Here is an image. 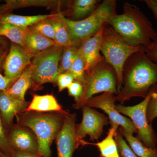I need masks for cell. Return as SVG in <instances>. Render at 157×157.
<instances>
[{"mask_svg": "<svg viewBox=\"0 0 157 157\" xmlns=\"http://www.w3.org/2000/svg\"><path fill=\"white\" fill-rule=\"evenodd\" d=\"M122 88L115 97L123 103L134 97L145 98L157 84V63L147 56L145 48L131 56L124 65Z\"/></svg>", "mask_w": 157, "mask_h": 157, "instance_id": "6da1fadb", "label": "cell"}, {"mask_svg": "<svg viewBox=\"0 0 157 157\" xmlns=\"http://www.w3.org/2000/svg\"><path fill=\"white\" fill-rule=\"evenodd\" d=\"M124 12L116 14L108 24L128 44L146 49L157 37L151 22L137 6L125 2Z\"/></svg>", "mask_w": 157, "mask_h": 157, "instance_id": "7a4b0ae2", "label": "cell"}, {"mask_svg": "<svg viewBox=\"0 0 157 157\" xmlns=\"http://www.w3.org/2000/svg\"><path fill=\"white\" fill-rule=\"evenodd\" d=\"M68 112L25 111L18 116L19 124L29 128L36 136L40 157H51L50 147L61 129Z\"/></svg>", "mask_w": 157, "mask_h": 157, "instance_id": "3957f363", "label": "cell"}, {"mask_svg": "<svg viewBox=\"0 0 157 157\" xmlns=\"http://www.w3.org/2000/svg\"><path fill=\"white\" fill-rule=\"evenodd\" d=\"M115 0H104L90 15L81 20L73 21L63 16L73 45L79 47L84 40L96 35L117 14Z\"/></svg>", "mask_w": 157, "mask_h": 157, "instance_id": "277c9868", "label": "cell"}, {"mask_svg": "<svg viewBox=\"0 0 157 157\" xmlns=\"http://www.w3.org/2000/svg\"><path fill=\"white\" fill-rule=\"evenodd\" d=\"M141 48L129 45L109 24L105 25L102 36L101 52L106 61L115 70L118 93L123 84L124 65L131 56L139 52Z\"/></svg>", "mask_w": 157, "mask_h": 157, "instance_id": "5b68a950", "label": "cell"}, {"mask_svg": "<svg viewBox=\"0 0 157 157\" xmlns=\"http://www.w3.org/2000/svg\"><path fill=\"white\" fill-rule=\"evenodd\" d=\"M83 93L80 100L73 104L75 109L82 108L90 98L100 93L109 92L117 95V80L115 70L104 57L90 71L85 73Z\"/></svg>", "mask_w": 157, "mask_h": 157, "instance_id": "8992f818", "label": "cell"}, {"mask_svg": "<svg viewBox=\"0 0 157 157\" xmlns=\"http://www.w3.org/2000/svg\"><path fill=\"white\" fill-rule=\"evenodd\" d=\"M64 47L56 45L35 56L29 65L34 90L44 83H55L59 75V63Z\"/></svg>", "mask_w": 157, "mask_h": 157, "instance_id": "52a82bcc", "label": "cell"}, {"mask_svg": "<svg viewBox=\"0 0 157 157\" xmlns=\"http://www.w3.org/2000/svg\"><path fill=\"white\" fill-rule=\"evenodd\" d=\"M151 93L140 103L133 106H124L121 104L115 105V109L120 113L128 116L137 129L136 138L145 146L155 148L157 144V136L151 124L147 121V107L150 98Z\"/></svg>", "mask_w": 157, "mask_h": 157, "instance_id": "ba28073f", "label": "cell"}, {"mask_svg": "<svg viewBox=\"0 0 157 157\" xmlns=\"http://www.w3.org/2000/svg\"><path fill=\"white\" fill-rule=\"evenodd\" d=\"M81 109L82 121L80 124L75 125V133L79 145L86 135H89L90 140L93 141L98 140L103 134L104 126L109 122L106 116L96 109L86 105Z\"/></svg>", "mask_w": 157, "mask_h": 157, "instance_id": "9c48e42d", "label": "cell"}, {"mask_svg": "<svg viewBox=\"0 0 157 157\" xmlns=\"http://www.w3.org/2000/svg\"><path fill=\"white\" fill-rule=\"evenodd\" d=\"M115 97L112 93H103L100 95L90 98L85 105L90 108L95 107L102 109L109 116V123L121 125V128L132 134H137V129L132 121L122 115L115 109Z\"/></svg>", "mask_w": 157, "mask_h": 157, "instance_id": "30bf717a", "label": "cell"}, {"mask_svg": "<svg viewBox=\"0 0 157 157\" xmlns=\"http://www.w3.org/2000/svg\"><path fill=\"white\" fill-rule=\"evenodd\" d=\"M33 57L22 46L11 42L9 53L3 63L4 76L16 80L30 65Z\"/></svg>", "mask_w": 157, "mask_h": 157, "instance_id": "8fae6325", "label": "cell"}, {"mask_svg": "<svg viewBox=\"0 0 157 157\" xmlns=\"http://www.w3.org/2000/svg\"><path fill=\"white\" fill-rule=\"evenodd\" d=\"M8 136L12 152L40 157L36 136L29 128L18 124L11 129Z\"/></svg>", "mask_w": 157, "mask_h": 157, "instance_id": "7c38bea8", "label": "cell"}, {"mask_svg": "<svg viewBox=\"0 0 157 157\" xmlns=\"http://www.w3.org/2000/svg\"><path fill=\"white\" fill-rule=\"evenodd\" d=\"M76 119L75 113L66 115L61 129L56 136L58 157H72L75 150L79 146L75 133Z\"/></svg>", "mask_w": 157, "mask_h": 157, "instance_id": "4fadbf2b", "label": "cell"}, {"mask_svg": "<svg viewBox=\"0 0 157 157\" xmlns=\"http://www.w3.org/2000/svg\"><path fill=\"white\" fill-rule=\"evenodd\" d=\"M106 24L94 36L84 40L78 47L79 54L85 62V73L90 71L104 58L100 52L103 31Z\"/></svg>", "mask_w": 157, "mask_h": 157, "instance_id": "5bb4252c", "label": "cell"}, {"mask_svg": "<svg viewBox=\"0 0 157 157\" xmlns=\"http://www.w3.org/2000/svg\"><path fill=\"white\" fill-rule=\"evenodd\" d=\"M29 102L21 101L9 95L6 91L0 92V114L7 125L12 124L15 116L25 112Z\"/></svg>", "mask_w": 157, "mask_h": 157, "instance_id": "9a60e30c", "label": "cell"}, {"mask_svg": "<svg viewBox=\"0 0 157 157\" xmlns=\"http://www.w3.org/2000/svg\"><path fill=\"white\" fill-rule=\"evenodd\" d=\"M56 45H59L55 41L31 30L29 28L27 30L24 48L33 57Z\"/></svg>", "mask_w": 157, "mask_h": 157, "instance_id": "2e32d148", "label": "cell"}, {"mask_svg": "<svg viewBox=\"0 0 157 157\" xmlns=\"http://www.w3.org/2000/svg\"><path fill=\"white\" fill-rule=\"evenodd\" d=\"M25 111L40 113L59 112L66 113L53 94L35 95Z\"/></svg>", "mask_w": 157, "mask_h": 157, "instance_id": "e0dca14e", "label": "cell"}, {"mask_svg": "<svg viewBox=\"0 0 157 157\" xmlns=\"http://www.w3.org/2000/svg\"><path fill=\"white\" fill-rule=\"evenodd\" d=\"M110 124L111 128L109 130L107 137L104 140L95 144L87 143L83 141L82 145L88 144L98 147L101 157H120L117 144L114 139V135L117 132L119 125L114 123Z\"/></svg>", "mask_w": 157, "mask_h": 157, "instance_id": "ac0fdd59", "label": "cell"}, {"mask_svg": "<svg viewBox=\"0 0 157 157\" xmlns=\"http://www.w3.org/2000/svg\"><path fill=\"white\" fill-rule=\"evenodd\" d=\"M63 16L61 13L52 14L48 19L54 30V41L58 45L65 47L73 45L70 31L63 19Z\"/></svg>", "mask_w": 157, "mask_h": 157, "instance_id": "d6986e66", "label": "cell"}, {"mask_svg": "<svg viewBox=\"0 0 157 157\" xmlns=\"http://www.w3.org/2000/svg\"><path fill=\"white\" fill-rule=\"evenodd\" d=\"M33 81L29 66L24 70L14 84L6 90L11 97L21 101H25V94L27 91L32 87Z\"/></svg>", "mask_w": 157, "mask_h": 157, "instance_id": "ffe728a7", "label": "cell"}, {"mask_svg": "<svg viewBox=\"0 0 157 157\" xmlns=\"http://www.w3.org/2000/svg\"><path fill=\"white\" fill-rule=\"evenodd\" d=\"M100 2L98 0L73 1L71 5V15L73 19L72 20H81L89 16L97 9Z\"/></svg>", "mask_w": 157, "mask_h": 157, "instance_id": "44dd1931", "label": "cell"}, {"mask_svg": "<svg viewBox=\"0 0 157 157\" xmlns=\"http://www.w3.org/2000/svg\"><path fill=\"white\" fill-rule=\"evenodd\" d=\"M119 131L125 138L133 152L139 157H157V148H152L144 145L133 134L120 127Z\"/></svg>", "mask_w": 157, "mask_h": 157, "instance_id": "7402d4cb", "label": "cell"}, {"mask_svg": "<svg viewBox=\"0 0 157 157\" xmlns=\"http://www.w3.org/2000/svg\"><path fill=\"white\" fill-rule=\"evenodd\" d=\"M28 29L21 28L7 23L0 22V37H6L11 42L24 48Z\"/></svg>", "mask_w": 157, "mask_h": 157, "instance_id": "603a6c76", "label": "cell"}, {"mask_svg": "<svg viewBox=\"0 0 157 157\" xmlns=\"http://www.w3.org/2000/svg\"><path fill=\"white\" fill-rule=\"evenodd\" d=\"M79 55L78 47L75 45L64 48L59 65V74L69 73L70 68Z\"/></svg>", "mask_w": 157, "mask_h": 157, "instance_id": "cb8c5ba5", "label": "cell"}, {"mask_svg": "<svg viewBox=\"0 0 157 157\" xmlns=\"http://www.w3.org/2000/svg\"><path fill=\"white\" fill-rule=\"evenodd\" d=\"M48 18L36 23L29 29L43 36L54 41V30Z\"/></svg>", "mask_w": 157, "mask_h": 157, "instance_id": "d4e9b609", "label": "cell"}, {"mask_svg": "<svg viewBox=\"0 0 157 157\" xmlns=\"http://www.w3.org/2000/svg\"><path fill=\"white\" fill-rule=\"evenodd\" d=\"M86 64L82 57L78 55L70 68L69 73L73 74L75 80L83 85L85 76Z\"/></svg>", "mask_w": 157, "mask_h": 157, "instance_id": "484cf974", "label": "cell"}, {"mask_svg": "<svg viewBox=\"0 0 157 157\" xmlns=\"http://www.w3.org/2000/svg\"><path fill=\"white\" fill-rule=\"evenodd\" d=\"M151 96L147 107L146 116L147 121L151 124L157 117V84L150 90Z\"/></svg>", "mask_w": 157, "mask_h": 157, "instance_id": "4316f807", "label": "cell"}, {"mask_svg": "<svg viewBox=\"0 0 157 157\" xmlns=\"http://www.w3.org/2000/svg\"><path fill=\"white\" fill-rule=\"evenodd\" d=\"M114 139L117 144L118 151L123 157H139L135 154L130 146L124 140L122 135L119 131L114 135Z\"/></svg>", "mask_w": 157, "mask_h": 157, "instance_id": "83f0119b", "label": "cell"}, {"mask_svg": "<svg viewBox=\"0 0 157 157\" xmlns=\"http://www.w3.org/2000/svg\"><path fill=\"white\" fill-rule=\"evenodd\" d=\"M3 121L2 118L0 114V149L4 154L9 157L12 151Z\"/></svg>", "mask_w": 157, "mask_h": 157, "instance_id": "f1b7e54d", "label": "cell"}, {"mask_svg": "<svg viewBox=\"0 0 157 157\" xmlns=\"http://www.w3.org/2000/svg\"><path fill=\"white\" fill-rule=\"evenodd\" d=\"M75 80L74 75L69 72L59 74L56 82L58 86L59 92H61L65 89L67 88Z\"/></svg>", "mask_w": 157, "mask_h": 157, "instance_id": "f546056e", "label": "cell"}, {"mask_svg": "<svg viewBox=\"0 0 157 157\" xmlns=\"http://www.w3.org/2000/svg\"><path fill=\"white\" fill-rule=\"evenodd\" d=\"M67 89L69 95L74 98L76 103L78 102L83 93V85L75 80L68 86Z\"/></svg>", "mask_w": 157, "mask_h": 157, "instance_id": "4dcf8cb0", "label": "cell"}, {"mask_svg": "<svg viewBox=\"0 0 157 157\" xmlns=\"http://www.w3.org/2000/svg\"><path fill=\"white\" fill-rule=\"evenodd\" d=\"M147 56L151 61L157 63V37L145 49Z\"/></svg>", "mask_w": 157, "mask_h": 157, "instance_id": "1f68e13d", "label": "cell"}, {"mask_svg": "<svg viewBox=\"0 0 157 157\" xmlns=\"http://www.w3.org/2000/svg\"><path fill=\"white\" fill-rule=\"evenodd\" d=\"M16 80L7 78L0 72V92L7 90Z\"/></svg>", "mask_w": 157, "mask_h": 157, "instance_id": "d6a6232c", "label": "cell"}, {"mask_svg": "<svg viewBox=\"0 0 157 157\" xmlns=\"http://www.w3.org/2000/svg\"><path fill=\"white\" fill-rule=\"evenodd\" d=\"M144 2L157 19V0H145Z\"/></svg>", "mask_w": 157, "mask_h": 157, "instance_id": "836d02e7", "label": "cell"}, {"mask_svg": "<svg viewBox=\"0 0 157 157\" xmlns=\"http://www.w3.org/2000/svg\"><path fill=\"white\" fill-rule=\"evenodd\" d=\"M10 157H40L33 155L26 154L21 153L12 152L9 155Z\"/></svg>", "mask_w": 157, "mask_h": 157, "instance_id": "e575fe53", "label": "cell"}, {"mask_svg": "<svg viewBox=\"0 0 157 157\" xmlns=\"http://www.w3.org/2000/svg\"><path fill=\"white\" fill-rule=\"evenodd\" d=\"M4 45H0V64L6 58L7 54V50L4 47Z\"/></svg>", "mask_w": 157, "mask_h": 157, "instance_id": "d590c367", "label": "cell"}, {"mask_svg": "<svg viewBox=\"0 0 157 157\" xmlns=\"http://www.w3.org/2000/svg\"><path fill=\"white\" fill-rule=\"evenodd\" d=\"M6 43V39L4 37H0V45H5Z\"/></svg>", "mask_w": 157, "mask_h": 157, "instance_id": "8d00e7d4", "label": "cell"}, {"mask_svg": "<svg viewBox=\"0 0 157 157\" xmlns=\"http://www.w3.org/2000/svg\"><path fill=\"white\" fill-rule=\"evenodd\" d=\"M0 157H9V156L7 155L4 154V153H2L0 155Z\"/></svg>", "mask_w": 157, "mask_h": 157, "instance_id": "74e56055", "label": "cell"}, {"mask_svg": "<svg viewBox=\"0 0 157 157\" xmlns=\"http://www.w3.org/2000/svg\"><path fill=\"white\" fill-rule=\"evenodd\" d=\"M2 153H3V152H1V151H0V155H1V154Z\"/></svg>", "mask_w": 157, "mask_h": 157, "instance_id": "f35d334b", "label": "cell"}]
</instances>
